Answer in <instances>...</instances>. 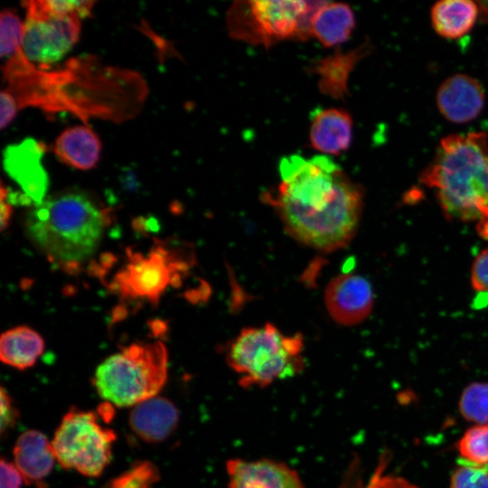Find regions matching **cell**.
I'll use <instances>...</instances> for the list:
<instances>
[{"instance_id": "6da1fadb", "label": "cell", "mask_w": 488, "mask_h": 488, "mask_svg": "<svg viewBox=\"0 0 488 488\" xmlns=\"http://www.w3.org/2000/svg\"><path fill=\"white\" fill-rule=\"evenodd\" d=\"M279 174L277 189L265 196L289 236L322 252L346 247L360 225L362 188L325 155L285 156Z\"/></svg>"}, {"instance_id": "7a4b0ae2", "label": "cell", "mask_w": 488, "mask_h": 488, "mask_svg": "<svg viewBox=\"0 0 488 488\" xmlns=\"http://www.w3.org/2000/svg\"><path fill=\"white\" fill-rule=\"evenodd\" d=\"M420 182L436 192L449 220L488 219V136L471 132L444 137Z\"/></svg>"}, {"instance_id": "3957f363", "label": "cell", "mask_w": 488, "mask_h": 488, "mask_svg": "<svg viewBox=\"0 0 488 488\" xmlns=\"http://www.w3.org/2000/svg\"><path fill=\"white\" fill-rule=\"evenodd\" d=\"M108 223L107 210L83 192H67L35 204L25 230L52 262L75 267L96 252Z\"/></svg>"}, {"instance_id": "277c9868", "label": "cell", "mask_w": 488, "mask_h": 488, "mask_svg": "<svg viewBox=\"0 0 488 488\" xmlns=\"http://www.w3.org/2000/svg\"><path fill=\"white\" fill-rule=\"evenodd\" d=\"M303 347L301 333L286 335L267 323L242 329L228 346L226 361L240 375V385L264 387L304 369Z\"/></svg>"}, {"instance_id": "5b68a950", "label": "cell", "mask_w": 488, "mask_h": 488, "mask_svg": "<svg viewBox=\"0 0 488 488\" xmlns=\"http://www.w3.org/2000/svg\"><path fill=\"white\" fill-rule=\"evenodd\" d=\"M168 354L159 341L133 343L108 357L97 368L99 395L117 407H134L155 397L167 378Z\"/></svg>"}, {"instance_id": "8992f818", "label": "cell", "mask_w": 488, "mask_h": 488, "mask_svg": "<svg viewBox=\"0 0 488 488\" xmlns=\"http://www.w3.org/2000/svg\"><path fill=\"white\" fill-rule=\"evenodd\" d=\"M324 1H239L229 9L226 21L230 36L265 47L284 40L311 36L314 14Z\"/></svg>"}, {"instance_id": "52a82bcc", "label": "cell", "mask_w": 488, "mask_h": 488, "mask_svg": "<svg viewBox=\"0 0 488 488\" xmlns=\"http://www.w3.org/2000/svg\"><path fill=\"white\" fill-rule=\"evenodd\" d=\"M116 433L102 426L95 413L71 408L52 440L58 463L65 469L96 477L110 461Z\"/></svg>"}, {"instance_id": "ba28073f", "label": "cell", "mask_w": 488, "mask_h": 488, "mask_svg": "<svg viewBox=\"0 0 488 488\" xmlns=\"http://www.w3.org/2000/svg\"><path fill=\"white\" fill-rule=\"evenodd\" d=\"M180 267L162 247L146 256L130 254L128 263L116 275L112 286L123 297L156 303Z\"/></svg>"}, {"instance_id": "9c48e42d", "label": "cell", "mask_w": 488, "mask_h": 488, "mask_svg": "<svg viewBox=\"0 0 488 488\" xmlns=\"http://www.w3.org/2000/svg\"><path fill=\"white\" fill-rule=\"evenodd\" d=\"M78 15L26 17L22 49L28 61L50 65L60 61L78 42Z\"/></svg>"}, {"instance_id": "30bf717a", "label": "cell", "mask_w": 488, "mask_h": 488, "mask_svg": "<svg viewBox=\"0 0 488 488\" xmlns=\"http://www.w3.org/2000/svg\"><path fill=\"white\" fill-rule=\"evenodd\" d=\"M324 305L335 323L344 326L356 325L371 313L374 305L372 287L358 274L337 275L326 286Z\"/></svg>"}, {"instance_id": "8fae6325", "label": "cell", "mask_w": 488, "mask_h": 488, "mask_svg": "<svg viewBox=\"0 0 488 488\" xmlns=\"http://www.w3.org/2000/svg\"><path fill=\"white\" fill-rule=\"evenodd\" d=\"M45 145L33 138L10 145L3 153L7 174L35 204L41 203L49 187V177L42 164Z\"/></svg>"}, {"instance_id": "7c38bea8", "label": "cell", "mask_w": 488, "mask_h": 488, "mask_svg": "<svg viewBox=\"0 0 488 488\" xmlns=\"http://www.w3.org/2000/svg\"><path fill=\"white\" fill-rule=\"evenodd\" d=\"M484 99L483 88L476 79L457 73L442 82L436 102L439 112L448 121L464 124L480 115Z\"/></svg>"}, {"instance_id": "4fadbf2b", "label": "cell", "mask_w": 488, "mask_h": 488, "mask_svg": "<svg viewBox=\"0 0 488 488\" xmlns=\"http://www.w3.org/2000/svg\"><path fill=\"white\" fill-rule=\"evenodd\" d=\"M227 488H303L296 471L270 460L232 459L227 463Z\"/></svg>"}, {"instance_id": "5bb4252c", "label": "cell", "mask_w": 488, "mask_h": 488, "mask_svg": "<svg viewBox=\"0 0 488 488\" xmlns=\"http://www.w3.org/2000/svg\"><path fill=\"white\" fill-rule=\"evenodd\" d=\"M352 138V119L341 108L317 109L311 118V146L325 155H338L346 151Z\"/></svg>"}, {"instance_id": "9a60e30c", "label": "cell", "mask_w": 488, "mask_h": 488, "mask_svg": "<svg viewBox=\"0 0 488 488\" xmlns=\"http://www.w3.org/2000/svg\"><path fill=\"white\" fill-rule=\"evenodd\" d=\"M179 421L176 407L162 397L148 399L133 407L129 415L131 429L142 440L157 443L166 439Z\"/></svg>"}, {"instance_id": "2e32d148", "label": "cell", "mask_w": 488, "mask_h": 488, "mask_svg": "<svg viewBox=\"0 0 488 488\" xmlns=\"http://www.w3.org/2000/svg\"><path fill=\"white\" fill-rule=\"evenodd\" d=\"M56 456L52 442L37 430L23 433L14 446V464L25 483L39 482L52 471Z\"/></svg>"}, {"instance_id": "e0dca14e", "label": "cell", "mask_w": 488, "mask_h": 488, "mask_svg": "<svg viewBox=\"0 0 488 488\" xmlns=\"http://www.w3.org/2000/svg\"><path fill=\"white\" fill-rule=\"evenodd\" d=\"M368 51L369 48L362 45L348 52L338 51L315 61L310 70L318 77L320 91L333 99H344L348 94L350 74Z\"/></svg>"}, {"instance_id": "ac0fdd59", "label": "cell", "mask_w": 488, "mask_h": 488, "mask_svg": "<svg viewBox=\"0 0 488 488\" xmlns=\"http://www.w3.org/2000/svg\"><path fill=\"white\" fill-rule=\"evenodd\" d=\"M101 143L89 127L76 126L65 129L55 140L53 152L66 165L89 170L99 160Z\"/></svg>"}, {"instance_id": "d6986e66", "label": "cell", "mask_w": 488, "mask_h": 488, "mask_svg": "<svg viewBox=\"0 0 488 488\" xmlns=\"http://www.w3.org/2000/svg\"><path fill=\"white\" fill-rule=\"evenodd\" d=\"M354 27V13L348 5L324 1L313 16L310 33L324 46L334 47L346 42Z\"/></svg>"}, {"instance_id": "ffe728a7", "label": "cell", "mask_w": 488, "mask_h": 488, "mask_svg": "<svg viewBox=\"0 0 488 488\" xmlns=\"http://www.w3.org/2000/svg\"><path fill=\"white\" fill-rule=\"evenodd\" d=\"M478 16V4L470 0L439 1L430 12L434 30L447 39H456L466 34L474 27Z\"/></svg>"}, {"instance_id": "44dd1931", "label": "cell", "mask_w": 488, "mask_h": 488, "mask_svg": "<svg viewBox=\"0 0 488 488\" xmlns=\"http://www.w3.org/2000/svg\"><path fill=\"white\" fill-rule=\"evenodd\" d=\"M43 350V339L28 326L14 327L2 333L1 361L11 367L19 370L32 367Z\"/></svg>"}, {"instance_id": "7402d4cb", "label": "cell", "mask_w": 488, "mask_h": 488, "mask_svg": "<svg viewBox=\"0 0 488 488\" xmlns=\"http://www.w3.org/2000/svg\"><path fill=\"white\" fill-rule=\"evenodd\" d=\"M26 9V17H48L78 15L85 18L91 14L94 1L75 0H30L22 3Z\"/></svg>"}, {"instance_id": "603a6c76", "label": "cell", "mask_w": 488, "mask_h": 488, "mask_svg": "<svg viewBox=\"0 0 488 488\" xmlns=\"http://www.w3.org/2000/svg\"><path fill=\"white\" fill-rule=\"evenodd\" d=\"M458 408L467 421L477 425L488 423V383L469 384L461 394Z\"/></svg>"}, {"instance_id": "cb8c5ba5", "label": "cell", "mask_w": 488, "mask_h": 488, "mask_svg": "<svg viewBox=\"0 0 488 488\" xmlns=\"http://www.w3.org/2000/svg\"><path fill=\"white\" fill-rule=\"evenodd\" d=\"M456 449L465 462L487 466L488 423L468 428L457 441Z\"/></svg>"}, {"instance_id": "d4e9b609", "label": "cell", "mask_w": 488, "mask_h": 488, "mask_svg": "<svg viewBox=\"0 0 488 488\" xmlns=\"http://www.w3.org/2000/svg\"><path fill=\"white\" fill-rule=\"evenodd\" d=\"M23 24L12 10L5 9L0 18V52L1 58L12 59L22 52Z\"/></svg>"}, {"instance_id": "484cf974", "label": "cell", "mask_w": 488, "mask_h": 488, "mask_svg": "<svg viewBox=\"0 0 488 488\" xmlns=\"http://www.w3.org/2000/svg\"><path fill=\"white\" fill-rule=\"evenodd\" d=\"M158 478V470L152 463L141 462L115 478L108 488H153Z\"/></svg>"}, {"instance_id": "4316f807", "label": "cell", "mask_w": 488, "mask_h": 488, "mask_svg": "<svg viewBox=\"0 0 488 488\" xmlns=\"http://www.w3.org/2000/svg\"><path fill=\"white\" fill-rule=\"evenodd\" d=\"M450 488H488L487 466L463 463L452 474Z\"/></svg>"}, {"instance_id": "83f0119b", "label": "cell", "mask_w": 488, "mask_h": 488, "mask_svg": "<svg viewBox=\"0 0 488 488\" xmlns=\"http://www.w3.org/2000/svg\"><path fill=\"white\" fill-rule=\"evenodd\" d=\"M385 465L386 461L383 457L376 471L365 485L361 483L358 480L352 482L351 484L346 483L342 488H418L402 477L384 474Z\"/></svg>"}, {"instance_id": "f1b7e54d", "label": "cell", "mask_w": 488, "mask_h": 488, "mask_svg": "<svg viewBox=\"0 0 488 488\" xmlns=\"http://www.w3.org/2000/svg\"><path fill=\"white\" fill-rule=\"evenodd\" d=\"M471 285L476 291L488 292V248L477 255L472 265Z\"/></svg>"}, {"instance_id": "f546056e", "label": "cell", "mask_w": 488, "mask_h": 488, "mask_svg": "<svg viewBox=\"0 0 488 488\" xmlns=\"http://www.w3.org/2000/svg\"><path fill=\"white\" fill-rule=\"evenodd\" d=\"M0 127L4 129L13 121L19 109L15 98L7 89H3L0 93Z\"/></svg>"}, {"instance_id": "4dcf8cb0", "label": "cell", "mask_w": 488, "mask_h": 488, "mask_svg": "<svg viewBox=\"0 0 488 488\" xmlns=\"http://www.w3.org/2000/svg\"><path fill=\"white\" fill-rule=\"evenodd\" d=\"M23 482L25 481L14 464L2 459L1 488H21Z\"/></svg>"}, {"instance_id": "1f68e13d", "label": "cell", "mask_w": 488, "mask_h": 488, "mask_svg": "<svg viewBox=\"0 0 488 488\" xmlns=\"http://www.w3.org/2000/svg\"><path fill=\"white\" fill-rule=\"evenodd\" d=\"M16 419V412L13 407L10 397L7 392L1 389V429L4 432L5 429L10 427Z\"/></svg>"}, {"instance_id": "d6a6232c", "label": "cell", "mask_w": 488, "mask_h": 488, "mask_svg": "<svg viewBox=\"0 0 488 488\" xmlns=\"http://www.w3.org/2000/svg\"><path fill=\"white\" fill-rule=\"evenodd\" d=\"M11 203L5 197V192L1 190V230H4L9 224V221L12 215Z\"/></svg>"}, {"instance_id": "836d02e7", "label": "cell", "mask_w": 488, "mask_h": 488, "mask_svg": "<svg viewBox=\"0 0 488 488\" xmlns=\"http://www.w3.org/2000/svg\"><path fill=\"white\" fill-rule=\"evenodd\" d=\"M476 230L481 238L488 240V219L478 222Z\"/></svg>"}, {"instance_id": "e575fe53", "label": "cell", "mask_w": 488, "mask_h": 488, "mask_svg": "<svg viewBox=\"0 0 488 488\" xmlns=\"http://www.w3.org/2000/svg\"><path fill=\"white\" fill-rule=\"evenodd\" d=\"M477 4L481 5L479 6V14L482 19L488 23V2H478Z\"/></svg>"}]
</instances>
